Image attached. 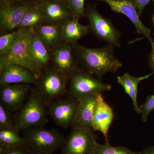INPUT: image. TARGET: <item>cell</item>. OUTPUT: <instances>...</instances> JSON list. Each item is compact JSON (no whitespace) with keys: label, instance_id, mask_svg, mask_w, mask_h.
<instances>
[{"label":"cell","instance_id":"cell-27","mask_svg":"<svg viewBox=\"0 0 154 154\" xmlns=\"http://www.w3.org/2000/svg\"><path fill=\"white\" fill-rule=\"evenodd\" d=\"M74 17L79 19L85 17V0H67Z\"/></svg>","mask_w":154,"mask_h":154},{"label":"cell","instance_id":"cell-17","mask_svg":"<svg viewBox=\"0 0 154 154\" xmlns=\"http://www.w3.org/2000/svg\"><path fill=\"white\" fill-rule=\"evenodd\" d=\"M99 95H91L80 100L72 128H81L93 131V118Z\"/></svg>","mask_w":154,"mask_h":154},{"label":"cell","instance_id":"cell-24","mask_svg":"<svg viewBox=\"0 0 154 154\" xmlns=\"http://www.w3.org/2000/svg\"><path fill=\"white\" fill-rule=\"evenodd\" d=\"M24 28H18L11 33L3 34L0 36V55L9 50L17 41Z\"/></svg>","mask_w":154,"mask_h":154},{"label":"cell","instance_id":"cell-26","mask_svg":"<svg viewBox=\"0 0 154 154\" xmlns=\"http://www.w3.org/2000/svg\"><path fill=\"white\" fill-rule=\"evenodd\" d=\"M12 113L0 103V129L16 128Z\"/></svg>","mask_w":154,"mask_h":154},{"label":"cell","instance_id":"cell-22","mask_svg":"<svg viewBox=\"0 0 154 154\" xmlns=\"http://www.w3.org/2000/svg\"><path fill=\"white\" fill-rule=\"evenodd\" d=\"M16 128L0 129V145L7 147L25 146L23 137Z\"/></svg>","mask_w":154,"mask_h":154},{"label":"cell","instance_id":"cell-37","mask_svg":"<svg viewBox=\"0 0 154 154\" xmlns=\"http://www.w3.org/2000/svg\"><path fill=\"white\" fill-rule=\"evenodd\" d=\"M33 1H35V2H36V1H37V0H33Z\"/></svg>","mask_w":154,"mask_h":154},{"label":"cell","instance_id":"cell-14","mask_svg":"<svg viewBox=\"0 0 154 154\" xmlns=\"http://www.w3.org/2000/svg\"><path fill=\"white\" fill-rule=\"evenodd\" d=\"M107 3L112 11L123 14L132 22L138 34L148 38L151 44L154 41L151 36V30L141 22L137 10L130 1L125 0H96Z\"/></svg>","mask_w":154,"mask_h":154},{"label":"cell","instance_id":"cell-23","mask_svg":"<svg viewBox=\"0 0 154 154\" xmlns=\"http://www.w3.org/2000/svg\"><path fill=\"white\" fill-rule=\"evenodd\" d=\"M44 25V19L41 11L36 5L25 14L18 28H36Z\"/></svg>","mask_w":154,"mask_h":154},{"label":"cell","instance_id":"cell-36","mask_svg":"<svg viewBox=\"0 0 154 154\" xmlns=\"http://www.w3.org/2000/svg\"><path fill=\"white\" fill-rule=\"evenodd\" d=\"M125 1H130V2H132L133 0H125Z\"/></svg>","mask_w":154,"mask_h":154},{"label":"cell","instance_id":"cell-29","mask_svg":"<svg viewBox=\"0 0 154 154\" xmlns=\"http://www.w3.org/2000/svg\"><path fill=\"white\" fill-rule=\"evenodd\" d=\"M0 154H32L25 146L7 147L0 145Z\"/></svg>","mask_w":154,"mask_h":154},{"label":"cell","instance_id":"cell-7","mask_svg":"<svg viewBox=\"0 0 154 154\" xmlns=\"http://www.w3.org/2000/svg\"><path fill=\"white\" fill-rule=\"evenodd\" d=\"M85 17L89 20L91 30L96 37L114 47L121 46V33L112 22L102 16L94 6L87 5Z\"/></svg>","mask_w":154,"mask_h":154},{"label":"cell","instance_id":"cell-15","mask_svg":"<svg viewBox=\"0 0 154 154\" xmlns=\"http://www.w3.org/2000/svg\"><path fill=\"white\" fill-rule=\"evenodd\" d=\"M36 79L29 70L19 65L8 64L0 67V87L14 84L34 85Z\"/></svg>","mask_w":154,"mask_h":154},{"label":"cell","instance_id":"cell-16","mask_svg":"<svg viewBox=\"0 0 154 154\" xmlns=\"http://www.w3.org/2000/svg\"><path fill=\"white\" fill-rule=\"evenodd\" d=\"M114 118L113 109L105 102L102 94L97 97L96 107L93 118L92 129L102 133L108 143V132Z\"/></svg>","mask_w":154,"mask_h":154},{"label":"cell","instance_id":"cell-6","mask_svg":"<svg viewBox=\"0 0 154 154\" xmlns=\"http://www.w3.org/2000/svg\"><path fill=\"white\" fill-rule=\"evenodd\" d=\"M30 39V29L24 28L13 47L0 55V67L8 64L19 65L28 69L37 79L41 72L31 57Z\"/></svg>","mask_w":154,"mask_h":154},{"label":"cell","instance_id":"cell-9","mask_svg":"<svg viewBox=\"0 0 154 154\" xmlns=\"http://www.w3.org/2000/svg\"><path fill=\"white\" fill-rule=\"evenodd\" d=\"M92 131L87 128H72L62 148L61 154H94L98 143Z\"/></svg>","mask_w":154,"mask_h":154},{"label":"cell","instance_id":"cell-10","mask_svg":"<svg viewBox=\"0 0 154 154\" xmlns=\"http://www.w3.org/2000/svg\"><path fill=\"white\" fill-rule=\"evenodd\" d=\"M79 102L69 96L66 98L56 99L46 105L48 114L59 126L68 128L73 123Z\"/></svg>","mask_w":154,"mask_h":154},{"label":"cell","instance_id":"cell-21","mask_svg":"<svg viewBox=\"0 0 154 154\" xmlns=\"http://www.w3.org/2000/svg\"><path fill=\"white\" fill-rule=\"evenodd\" d=\"M79 19L73 18L69 19L62 25L65 42L74 44L79 39L87 36L91 29L90 26L81 25Z\"/></svg>","mask_w":154,"mask_h":154},{"label":"cell","instance_id":"cell-18","mask_svg":"<svg viewBox=\"0 0 154 154\" xmlns=\"http://www.w3.org/2000/svg\"><path fill=\"white\" fill-rule=\"evenodd\" d=\"M30 50L32 59L42 72L51 65V54L36 33L30 28Z\"/></svg>","mask_w":154,"mask_h":154},{"label":"cell","instance_id":"cell-35","mask_svg":"<svg viewBox=\"0 0 154 154\" xmlns=\"http://www.w3.org/2000/svg\"><path fill=\"white\" fill-rule=\"evenodd\" d=\"M152 20H153V23L154 24V14L153 15V17Z\"/></svg>","mask_w":154,"mask_h":154},{"label":"cell","instance_id":"cell-28","mask_svg":"<svg viewBox=\"0 0 154 154\" xmlns=\"http://www.w3.org/2000/svg\"><path fill=\"white\" fill-rule=\"evenodd\" d=\"M154 110V94L147 97L144 104L139 105V114H141L142 120L146 122L150 113Z\"/></svg>","mask_w":154,"mask_h":154},{"label":"cell","instance_id":"cell-33","mask_svg":"<svg viewBox=\"0 0 154 154\" xmlns=\"http://www.w3.org/2000/svg\"><path fill=\"white\" fill-rule=\"evenodd\" d=\"M6 1H10V2H18V1H23V0H6Z\"/></svg>","mask_w":154,"mask_h":154},{"label":"cell","instance_id":"cell-12","mask_svg":"<svg viewBox=\"0 0 154 154\" xmlns=\"http://www.w3.org/2000/svg\"><path fill=\"white\" fill-rule=\"evenodd\" d=\"M51 65L69 79L79 68V59L75 53L73 45L63 43L51 52Z\"/></svg>","mask_w":154,"mask_h":154},{"label":"cell","instance_id":"cell-31","mask_svg":"<svg viewBox=\"0 0 154 154\" xmlns=\"http://www.w3.org/2000/svg\"><path fill=\"white\" fill-rule=\"evenodd\" d=\"M152 51L149 57V64L150 67L154 73V41L151 44Z\"/></svg>","mask_w":154,"mask_h":154},{"label":"cell","instance_id":"cell-34","mask_svg":"<svg viewBox=\"0 0 154 154\" xmlns=\"http://www.w3.org/2000/svg\"><path fill=\"white\" fill-rule=\"evenodd\" d=\"M32 154H49V153H32Z\"/></svg>","mask_w":154,"mask_h":154},{"label":"cell","instance_id":"cell-8","mask_svg":"<svg viewBox=\"0 0 154 154\" xmlns=\"http://www.w3.org/2000/svg\"><path fill=\"white\" fill-rule=\"evenodd\" d=\"M33 0H0V30L2 34L18 29L25 14L35 5Z\"/></svg>","mask_w":154,"mask_h":154},{"label":"cell","instance_id":"cell-13","mask_svg":"<svg viewBox=\"0 0 154 154\" xmlns=\"http://www.w3.org/2000/svg\"><path fill=\"white\" fill-rule=\"evenodd\" d=\"M31 85L9 84L1 86L0 103L11 112H16L25 104L31 93Z\"/></svg>","mask_w":154,"mask_h":154},{"label":"cell","instance_id":"cell-20","mask_svg":"<svg viewBox=\"0 0 154 154\" xmlns=\"http://www.w3.org/2000/svg\"><path fill=\"white\" fill-rule=\"evenodd\" d=\"M153 74L154 73L152 72L143 76L137 77L133 76L128 73L126 72L122 75L117 77V82L122 87L125 93L129 96L135 110L138 114L139 105H138L137 101L138 87L141 82L147 79Z\"/></svg>","mask_w":154,"mask_h":154},{"label":"cell","instance_id":"cell-30","mask_svg":"<svg viewBox=\"0 0 154 154\" xmlns=\"http://www.w3.org/2000/svg\"><path fill=\"white\" fill-rule=\"evenodd\" d=\"M152 0H133L132 2L137 10L140 17H142L146 6Z\"/></svg>","mask_w":154,"mask_h":154},{"label":"cell","instance_id":"cell-4","mask_svg":"<svg viewBox=\"0 0 154 154\" xmlns=\"http://www.w3.org/2000/svg\"><path fill=\"white\" fill-rule=\"evenodd\" d=\"M68 82L69 96L79 101L88 96L102 94L112 88L111 85L79 68L71 75Z\"/></svg>","mask_w":154,"mask_h":154},{"label":"cell","instance_id":"cell-19","mask_svg":"<svg viewBox=\"0 0 154 154\" xmlns=\"http://www.w3.org/2000/svg\"><path fill=\"white\" fill-rule=\"evenodd\" d=\"M35 30L50 53L65 43L62 25H43L36 28Z\"/></svg>","mask_w":154,"mask_h":154},{"label":"cell","instance_id":"cell-3","mask_svg":"<svg viewBox=\"0 0 154 154\" xmlns=\"http://www.w3.org/2000/svg\"><path fill=\"white\" fill-rule=\"evenodd\" d=\"M43 127L23 131L25 146L32 153L53 154L63 146L66 139L57 131Z\"/></svg>","mask_w":154,"mask_h":154},{"label":"cell","instance_id":"cell-5","mask_svg":"<svg viewBox=\"0 0 154 154\" xmlns=\"http://www.w3.org/2000/svg\"><path fill=\"white\" fill-rule=\"evenodd\" d=\"M68 79L52 65L42 71L34 86L46 105L68 93Z\"/></svg>","mask_w":154,"mask_h":154},{"label":"cell","instance_id":"cell-11","mask_svg":"<svg viewBox=\"0 0 154 154\" xmlns=\"http://www.w3.org/2000/svg\"><path fill=\"white\" fill-rule=\"evenodd\" d=\"M35 5L42 14L44 25H62L74 17L67 0H37Z\"/></svg>","mask_w":154,"mask_h":154},{"label":"cell","instance_id":"cell-25","mask_svg":"<svg viewBox=\"0 0 154 154\" xmlns=\"http://www.w3.org/2000/svg\"><path fill=\"white\" fill-rule=\"evenodd\" d=\"M139 152L131 150L125 147L111 145L108 143H98L94 154H139Z\"/></svg>","mask_w":154,"mask_h":154},{"label":"cell","instance_id":"cell-1","mask_svg":"<svg viewBox=\"0 0 154 154\" xmlns=\"http://www.w3.org/2000/svg\"><path fill=\"white\" fill-rule=\"evenodd\" d=\"M75 53L79 63L86 70L101 79L107 73H115L122 66L116 57L114 46L108 44L100 48H91L78 42L73 44Z\"/></svg>","mask_w":154,"mask_h":154},{"label":"cell","instance_id":"cell-2","mask_svg":"<svg viewBox=\"0 0 154 154\" xmlns=\"http://www.w3.org/2000/svg\"><path fill=\"white\" fill-rule=\"evenodd\" d=\"M45 102L35 88L25 104L13 114L14 123L19 131L32 127L44 126L48 122L47 111Z\"/></svg>","mask_w":154,"mask_h":154},{"label":"cell","instance_id":"cell-32","mask_svg":"<svg viewBox=\"0 0 154 154\" xmlns=\"http://www.w3.org/2000/svg\"><path fill=\"white\" fill-rule=\"evenodd\" d=\"M139 154H154V146L147 148L142 151L139 152Z\"/></svg>","mask_w":154,"mask_h":154}]
</instances>
